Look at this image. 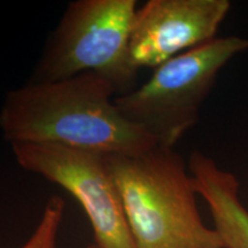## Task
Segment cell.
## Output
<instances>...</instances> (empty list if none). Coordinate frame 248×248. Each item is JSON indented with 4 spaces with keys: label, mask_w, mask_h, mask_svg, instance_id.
<instances>
[{
    "label": "cell",
    "mask_w": 248,
    "mask_h": 248,
    "mask_svg": "<svg viewBox=\"0 0 248 248\" xmlns=\"http://www.w3.org/2000/svg\"><path fill=\"white\" fill-rule=\"evenodd\" d=\"M110 82L86 73L53 82H28L6 94L0 129L11 146L49 144L104 155L136 156L159 145L126 120Z\"/></svg>",
    "instance_id": "obj_1"
},
{
    "label": "cell",
    "mask_w": 248,
    "mask_h": 248,
    "mask_svg": "<svg viewBox=\"0 0 248 248\" xmlns=\"http://www.w3.org/2000/svg\"><path fill=\"white\" fill-rule=\"evenodd\" d=\"M108 162L136 248H224L201 218L194 179L175 148L108 155Z\"/></svg>",
    "instance_id": "obj_2"
},
{
    "label": "cell",
    "mask_w": 248,
    "mask_h": 248,
    "mask_svg": "<svg viewBox=\"0 0 248 248\" xmlns=\"http://www.w3.org/2000/svg\"><path fill=\"white\" fill-rule=\"evenodd\" d=\"M136 0H75L68 4L28 82H53L80 74L104 77L117 97L135 89L130 61Z\"/></svg>",
    "instance_id": "obj_3"
},
{
    "label": "cell",
    "mask_w": 248,
    "mask_h": 248,
    "mask_svg": "<svg viewBox=\"0 0 248 248\" xmlns=\"http://www.w3.org/2000/svg\"><path fill=\"white\" fill-rule=\"evenodd\" d=\"M245 52L248 38L216 37L154 68L144 84L116 97L115 105L159 145L175 148L199 122L202 105L223 68Z\"/></svg>",
    "instance_id": "obj_4"
},
{
    "label": "cell",
    "mask_w": 248,
    "mask_h": 248,
    "mask_svg": "<svg viewBox=\"0 0 248 248\" xmlns=\"http://www.w3.org/2000/svg\"><path fill=\"white\" fill-rule=\"evenodd\" d=\"M11 147L21 168L61 186L76 199L98 247L136 248L108 155L49 144Z\"/></svg>",
    "instance_id": "obj_5"
},
{
    "label": "cell",
    "mask_w": 248,
    "mask_h": 248,
    "mask_svg": "<svg viewBox=\"0 0 248 248\" xmlns=\"http://www.w3.org/2000/svg\"><path fill=\"white\" fill-rule=\"evenodd\" d=\"M231 6L230 0H148L138 7L133 21L132 66L154 69L215 39Z\"/></svg>",
    "instance_id": "obj_6"
},
{
    "label": "cell",
    "mask_w": 248,
    "mask_h": 248,
    "mask_svg": "<svg viewBox=\"0 0 248 248\" xmlns=\"http://www.w3.org/2000/svg\"><path fill=\"white\" fill-rule=\"evenodd\" d=\"M187 166L198 194L208 206L223 247L248 248V209L241 200L237 176L200 151L192 152Z\"/></svg>",
    "instance_id": "obj_7"
},
{
    "label": "cell",
    "mask_w": 248,
    "mask_h": 248,
    "mask_svg": "<svg viewBox=\"0 0 248 248\" xmlns=\"http://www.w3.org/2000/svg\"><path fill=\"white\" fill-rule=\"evenodd\" d=\"M63 214L64 201L57 195L49 198L36 229L20 248H58Z\"/></svg>",
    "instance_id": "obj_8"
},
{
    "label": "cell",
    "mask_w": 248,
    "mask_h": 248,
    "mask_svg": "<svg viewBox=\"0 0 248 248\" xmlns=\"http://www.w3.org/2000/svg\"><path fill=\"white\" fill-rule=\"evenodd\" d=\"M86 248H100V247H98L95 244H91V245H89V246Z\"/></svg>",
    "instance_id": "obj_9"
}]
</instances>
